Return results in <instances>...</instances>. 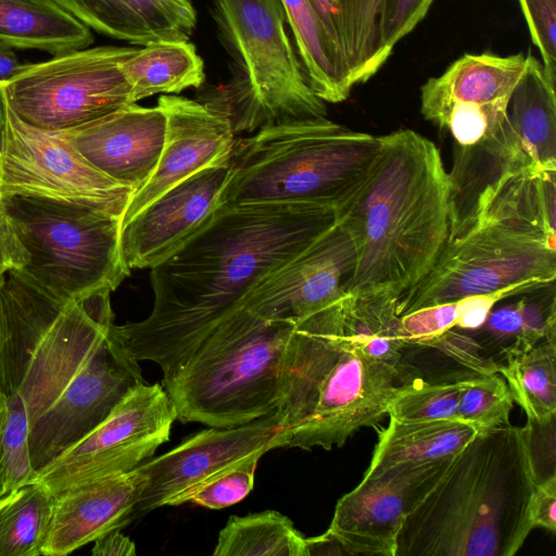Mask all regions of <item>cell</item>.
<instances>
[{"instance_id":"1","label":"cell","mask_w":556,"mask_h":556,"mask_svg":"<svg viewBox=\"0 0 556 556\" xmlns=\"http://www.w3.org/2000/svg\"><path fill=\"white\" fill-rule=\"evenodd\" d=\"M111 292L65 300L17 269L3 276L0 392L24 400L37 472L146 382L114 330Z\"/></svg>"},{"instance_id":"2","label":"cell","mask_w":556,"mask_h":556,"mask_svg":"<svg viewBox=\"0 0 556 556\" xmlns=\"http://www.w3.org/2000/svg\"><path fill=\"white\" fill-rule=\"evenodd\" d=\"M337 223L316 205H218L204 225L151 268L150 315L114 325L137 361L175 370L251 290Z\"/></svg>"},{"instance_id":"3","label":"cell","mask_w":556,"mask_h":556,"mask_svg":"<svg viewBox=\"0 0 556 556\" xmlns=\"http://www.w3.org/2000/svg\"><path fill=\"white\" fill-rule=\"evenodd\" d=\"M336 212L356 252L346 293L401 295L430 271L448 238L450 178L439 149L412 129L380 136L365 178Z\"/></svg>"},{"instance_id":"4","label":"cell","mask_w":556,"mask_h":556,"mask_svg":"<svg viewBox=\"0 0 556 556\" xmlns=\"http://www.w3.org/2000/svg\"><path fill=\"white\" fill-rule=\"evenodd\" d=\"M534 486L526 427L478 431L406 516L395 556H513Z\"/></svg>"},{"instance_id":"5","label":"cell","mask_w":556,"mask_h":556,"mask_svg":"<svg viewBox=\"0 0 556 556\" xmlns=\"http://www.w3.org/2000/svg\"><path fill=\"white\" fill-rule=\"evenodd\" d=\"M341 300L296 321L291 333L277 409L286 447H341L376 427L408 382L404 369L366 356L344 337Z\"/></svg>"},{"instance_id":"6","label":"cell","mask_w":556,"mask_h":556,"mask_svg":"<svg viewBox=\"0 0 556 556\" xmlns=\"http://www.w3.org/2000/svg\"><path fill=\"white\" fill-rule=\"evenodd\" d=\"M380 136L327 117L263 127L235 140L218 205L291 204L338 210L369 170Z\"/></svg>"},{"instance_id":"7","label":"cell","mask_w":556,"mask_h":556,"mask_svg":"<svg viewBox=\"0 0 556 556\" xmlns=\"http://www.w3.org/2000/svg\"><path fill=\"white\" fill-rule=\"evenodd\" d=\"M294 326L238 308L163 377L176 418L232 428L277 412Z\"/></svg>"},{"instance_id":"8","label":"cell","mask_w":556,"mask_h":556,"mask_svg":"<svg viewBox=\"0 0 556 556\" xmlns=\"http://www.w3.org/2000/svg\"><path fill=\"white\" fill-rule=\"evenodd\" d=\"M212 15L232 60L230 79L214 98L235 134L326 117L287 34L281 0H213Z\"/></svg>"},{"instance_id":"9","label":"cell","mask_w":556,"mask_h":556,"mask_svg":"<svg viewBox=\"0 0 556 556\" xmlns=\"http://www.w3.org/2000/svg\"><path fill=\"white\" fill-rule=\"evenodd\" d=\"M27 261L20 271L65 300L114 291L130 274L119 249L122 216L76 203L0 197Z\"/></svg>"},{"instance_id":"10","label":"cell","mask_w":556,"mask_h":556,"mask_svg":"<svg viewBox=\"0 0 556 556\" xmlns=\"http://www.w3.org/2000/svg\"><path fill=\"white\" fill-rule=\"evenodd\" d=\"M555 277V245L546 239L503 225H481L446 241L430 271L399 296L397 313L506 289L528 293Z\"/></svg>"},{"instance_id":"11","label":"cell","mask_w":556,"mask_h":556,"mask_svg":"<svg viewBox=\"0 0 556 556\" xmlns=\"http://www.w3.org/2000/svg\"><path fill=\"white\" fill-rule=\"evenodd\" d=\"M137 48L100 46L26 63L1 85L9 110L23 123L45 130L71 131L130 104L122 63Z\"/></svg>"},{"instance_id":"12","label":"cell","mask_w":556,"mask_h":556,"mask_svg":"<svg viewBox=\"0 0 556 556\" xmlns=\"http://www.w3.org/2000/svg\"><path fill=\"white\" fill-rule=\"evenodd\" d=\"M175 407L163 386L132 389L93 430L36 476L52 495L137 468L169 440Z\"/></svg>"},{"instance_id":"13","label":"cell","mask_w":556,"mask_h":556,"mask_svg":"<svg viewBox=\"0 0 556 556\" xmlns=\"http://www.w3.org/2000/svg\"><path fill=\"white\" fill-rule=\"evenodd\" d=\"M134 193V189L91 165L66 131L29 126L8 108L5 146L0 160V197L47 198L123 217Z\"/></svg>"},{"instance_id":"14","label":"cell","mask_w":556,"mask_h":556,"mask_svg":"<svg viewBox=\"0 0 556 556\" xmlns=\"http://www.w3.org/2000/svg\"><path fill=\"white\" fill-rule=\"evenodd\" d=\"M527 66L528 53H465L421 86L420 112L451 134L453 147L478 144L506 123L509 99Z\"/></svg>"},{"instance_id":"15","label":"cell","mask_w":556,"mask_h":556,"mask_svg":"<svg viewBox=\"0 0 556 556\" xmlns=\"http://www.w3.org/2000/svg\"><path fill=\"white\" fill-rule=\"evenodd\" d=\"M277 447H286L278 412L238 427L202 430L138 466L144 482L135 514L185 504L186 497L214 475Z\"/></svg>"},{"instance_id":"16","label":"cell","mask_w":556,"mask_h":556,"mask_svg":"<svg viewBox=\"0 0 556 556\" xmlns=\"http://www.w3.org/2000/svg\"><path fill=\"white\" fill-rule=\"evenodd\" d=\"M453 458L366 472L338 501L327 532L346 555L395 556L406 516L443 477Z\"/></svg>"},{"instance_id":"17","label":"cell","mask_w":556,"mask_h":556,"mask_svg":"<svg viewBox=\"0 0 556 556\" xmlns=\"http://www.w3.org/2000/svg\"><path fill=\"white\" fill-rule=\"evenodd\" d=\"M356 263L354 242L337 223L265 277L241 307L267 319L296 323L343 299Z\"/></svg>"},{"instance_id":"18","label":"cell","mask_w":556,"mask_h":556,"mask_svg":"<svg viewBox=\"0 0 556 556\" xmlns=\"http://www.w3.org/2000/svg\"><path fill=\"white\" fill-rule=\"evenodd\" d=\"M229 159L178 182L121 225L125 266L152 268L198 231L218 206Z\"/></svg>"},{"instance_id":"19","label":"cell","mask_w":556,"mask_h":556,"mask_svg":"<svg viewBox=\"0 0 556 556\" xmlns=\"http://www.w3.org/2000/svg\"><path fill=\"white\" fill-rule=\"evenodd\" d=\"M156 104L167 119L164 147L155 170L132 194L122 224L189 176L227 161L233 148L236 134L215 98L204 102L162 94Z\"/></svg>"},{"instance_id":"20","label":"cell","mask_w":556,"mask_h":556,"mask_svg":"<svg viewBox=\"0 0 556 556\" xmlns=\"http://www.w3.org/2000/svg\"><path fill=\"white\" fill-rule=\"evenodd\" d=\"M166 126L160 105L144 108L134 103L66 132L91 165L136 192L157 166Z\"/></svg>"},{"instance_id":"21","label":"cell","mask_w":556,"mask_h":556,"mask_svg":"<svg viewBox=\"0 0 556 556\" xmlns=\"http://www.w3.org/2000/svg\"><path fill=\"white\" fill-rule=\"evenodd\" d=\"M143 482L137 467L53 495L42 556L68 555L124 527L135 515Z\"/></svg>"},{"instance_id":"22","label":"cell","mask_w":556,"mask_h":556,"mask_svg":"<svg viewBox=\"0 0 556 556\" xmlns=\"http://www.w3.org/2000/svg\"><path fill=\"white\" fill-rule=\"evenodd\" d=\"M53 1L87 27L138 46L189 40L197 25L190 0Z\"/></svg>"},{"instance_id":"23","label":"cell","mask_w":556,"mask_h":556,"mask_svg":"<svg viewBox=\"0 0 556 556\" xmlns=\"http://www.w3.org/2000/svg\"><path fill=\"white\" fill-rule=\"evenodd\" d=\"M351 89L391 56L384 39L390 0H309Z\"/></svg>"},{"instance_id":"24","label":"cell","mask_w":556,"mask_h":556,"mask_svg":"<svg viewBox=\"0 0 556 556\" xmlns=\"http://www.w3.org/2000/svg\"><path fill=\"white\" fill-rule=\"evenodd\" d=\"M555 207L556 170L531 164L501 180L480 205L471 229L497 224L536 235L555 245Z\"/></svg>"},{"instance_id":"25","label":"cell","mask_w":556,"mask_h":556,"mask_svg":"<svg viewBox=\"0 0 556 556\" xmlns=\"http://www.w3.org/2000/svg\"><path fill=\"white\" fill-rule=\"evenodd\" d=\"M477 433L476 427L458 419L420 422L390 419L386 428L378 430L366 472L453 458Z\"/></svg>"},{"instance_id":"26","label":"cell","mask_w":556,"mask_h":556,"mask_svg":"<svg viewBox=\"0 0 556 556\" xmlns=\"http://www.w3.org/2000/svg\"><path fill=\"white\" fill-rule=\"evenodd\" d=\"M0 41L53 54L89 47V27L53 0H0Z\"/></svg>"},{"instance_id":"27","label":"cell","mask_w":556,"mask_h":556,"mask_svg":"<svg viewBox=\"0 0 556 556\" xmlns=\"http://www.w3.org/2000/svg\"><path fill=\"white\" fill-rule=\"evenodd\" d=\"M507 118L530 159L544 169L556 170V86L531 52L509 99Z\"/></svg>"},{"instance_id":"28","label":"cell","mask_w":556,"mask_h":556,"mask_svg":"<svg viewBox=\"0 0 556 556\" xmlns=\"http://www.w3.org/2000/svg\"><path fill=\"white\" fill-rule=\"evenodd\" d=\"M134 103L151 96L199 88L205 80L204 62L189 40L156 41L136 49L122 63Z\"/></svg>"},{"instance_id":"29","label":"cell","mask_w":556,"mask_h":556,"mask_svg":"<svg viewBox=\"0 0 556 556\" xmlns=\"http://www.w3.org/2000/svg\"><path fill=\"white\" fill-rule=\"evenodd\" d=\"M397 294L391 292L348 293L341 300L344 337L366 356L404 369Z\"/></svg>"},{"instance_id":"30","label":"cell","mask_w":556,"mask_h":556,"mask_svg":"<svg viewBox=\"0 0 556 556\" xmlns=\"http://www.w3.org/2000/svg\"><path fill=\"white\" fill-rule=\"evenodd\" d=\"M296 54L318 98L326 103H339L350 97L352 89L333 54L321 23L309 0H281Z\"/></svg>"},{"instance_id":"31","label":"cell","mask_w":556,"mask_h":556,"mask_svg":"<svg viewBox=\"0 0 556 556\" xmlns=\"http://www.w3.org/2000/svg\"><path fill=\"white\" fill-rule=\"evenodd\" d=\"M527 419L545 422L556 416V340L504 357L496 364Z\"/></svg>"},{"instance_id":"32","label":"cell","mask_w":556,"mask_h":556,"mask_svg":"<svg viewBox=\"0 0 556 556\" xmlns=\"http://www.w3.org/2000/svg\"><path fill=\"white\" fill-rule=\"evenodd\" d=\"M530 296L490 312L481 330L500 348L502 359L522 352L543 339H556L554 282L530 292Z\"/></svg>"},{"instance_id":"33","label":"cell","mask_w":556,"mask_h":556,"mask_svg":"<svg viewBox=\"0 0 556 556\" xmlns=\"http://www.w3.org/2000/svg\"><path fill=\"white\" fill-rule=\"evenodd\" d=\"M214 556H306L305 538L290 518L265 510L231 516L220 530Z\"/></svg>"},{"instance_id":"34","label":"cell","mask_w":556,"mask_h":556,"mask_svg":"<svg viewBox=\"0 0 556 556\" xmlns=\"http://www.w3.org/2000/svg\"><path fill=\"white\" fill-rule=\"evenodd\" d=\"M53 495L29 482L0 497V556H42Z\"/></svg>"},{"instance_id":"35","label":"cell","mask_w":556,"mask_h":556,"mask_svg":"<svg viewBox=\"0 0 556 556\" xmlns=\"http://www.w3.org/2000/svg\"><path fill=\"white\" fill-rule=\"evenodd\" d=\"M468 378L450 382H407L392 399L388 416L402 422L457 419L460 394Z\"/></svg>"},{"instance_id":"36","label":"cell","mask_w":556,"mask_h":556,"mask_svg":"<svg viewBox=\"0 0 556 556\" xmlns=\"http://www.w3.org/2000/svg\"><path fill=\"white\" fill-rule=\"evenodd\" d=\"M514 407L510 390L496 372L469 377L457 408V419L483 431L510 424Z\"/></svg>"},{"instance_id":"37","label":"cell","mask_w":556,"mask_h":556,"mask_svg":"<svg viewBox=\"0 0 556 556\" xmlns=\"http://www.w3.org/2000/svg\"><path fill=\"white\" fill-rule=\"evenodd\" d=\"M4 420L1 433L7 493L33 482L37 476L29 455V420L20 393L3 395Z\"/></svg>"},{"instance_id":"38","label":"cell","mask_w":556,"mask_h":556,"mask_svg":"<svg viewBox=\"0 0 556 556\" xmlns=\"http://www.w3.org/2000/svg\"><path fill=\"white\" fill-rule=\"evenodd\" d=\"M263 455L255 454L214 475L185 500V503L222 509L243 500L253 489L255 470Z\"/></svg>"},{"instance_id":"39","label":"cell","mask_w":556,"mask_h":556,"mask_svg":"<svg viewBox=\"0 0 556 556\" xmlns=\"http://www.w3.org/2000/svg\"><path fill=\"white\" fill-rule=\"evenodd\" d=\"M457 302L422 307L401 316L402 338L406 345L434 348L444 333L456 327Z\"/></svg>"},{"instance_id":"40","label":"cell","mask_w":556,"mask_h":556,"mask_svg":"<svg viewBox=\"0 0 556 556\" xmlns=\"http://www.w3.org/2000/svg\"><path fill=\"white\" fill-rule=\"evenodd\" d=\"M547 80L556 86V0H518Z\"/></svg>"},{"instance_id":"41","label":"cell","mask_w":556,"mask_h":556,"mask_svg":"<svg viewBox=\"0 0 556 556\" xmlns=\"http://www.w3.org/2000/svg\"><path fill=\"white\" fill-rule=\"evenodd\" d=\"M434 0H390L386 17L384 39L394 47L427 16Z\"/></svg>"},{"instance_id":"42","label":"cell","mask_w":556,"mask_h":556,"mask_svg":"<svg viewBox=\"0 0 556 556\" xmlns=\"http://www.w3.org/2000/svg\"><path fill=\"white\" fill-rule=\"evenodd\" d=\"M516 294L520 293L514 289H506L493 293L468 295L457 300L458 318L456 327L466 330H478L483 326L497 302Z\"/></svg>"},{"instance_id":"43","label":"cell","mask_w":556,"mask_h":556,"mask_svg":"<svg viewBox=\"0 0 556 556\" xmlns=\"http://www.w3.org/2000/svg\"><path fill=\"white\" fill-rule=\"evenodd\" d=\"M532 527L556 530V476L535 484L530 502Z\"/></svg>"},{"instance_id":"44","label":"cell","mask_w":556,"mask_h":556,"mask_svg":"<svg viewBox=\"0 0 556 556\" xmlns=\"http://www.w3.org/2000/svg\"><path fill=\"white\" fill-rule=\"evenodd\" d=\"M26 261L27 255L0 199V276L10 269H21Z\"/></svg>"},{"instance_id":"45","label":"cell","mask_w":556,"mask_h":556,"mask_svg":"<svg viewBox=\"0 0 556 556\" xmlns=\"http://www.w3.org/2000/svg\"><path fill=\"white\" fill-rule=\"evenodd\" d=\"M93 543V556H134L137 553L135 543L119 529L102 535Z\"/></svg>"},{"instance_id":"46","label":"cell","mask_w":556,"mask_h":556,"mask_svg":"<svg viewBox=\"0 0 556 556\" xmlns=\"http://www.w3.org/2000/svg\"><path fill=\"white\" fill-rule=\"evenodd\" d=\"M13 48L0 41V85L12 79L23 67Z\"/></svg>"},{"instance_id":"47","label":"cell","mask_w":556,"mask_h":556,"mask_svg":"<svg viewBox=\"0 0 556 556\" xmlns=\"http://www.w3.org/2000/svg\"><path fill=\"white\" fill-rule=\"evenodd\" d=\"M8 128V106L0 85V160L3 154Z\"/></svg>"},{"instance_id":"48","label":"cell","mask_w":556,"mask_h":556,"mask_svg":"<svg viewBox=\"0 0 556 556\" xmlns=\"http://www.w3.org/2000/svg\"><path fill=\"white\" fill-rule=\"evenodd\" d=\"M4 420V399L2 395V400L0 402V497L7 494L5 482H4V472H3V462H2V446H1V433L2 426Z\"/></svg>"},{"instance_id":"49","label":"cell","mask_w":556,"mask_h":556,"mask_svg":"<svg viewBox=\"0 0 556 556\" xmlns=\"http://www.w3.org/2000/svg\"><path fill=\"white\" fill-rule=\"evenodd\" d=\"M3 275L0 276V286H1V282H2V279H3Z\"/></svg>"},{"instance_id":"50","label":"cell","mask_w":556,"mask_h":556,"mask_svg":"<svg viewBox=\"0 0 556 556\" xmlns=\"http://www.w3.org/2000/svg\"><path fill=\"white\" fill-rule=\"evenodd\" d=\"M1 400H2V394H1V392H0V402H1Z\"/></svg>"}]
</instances>
